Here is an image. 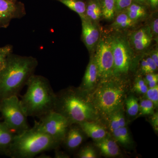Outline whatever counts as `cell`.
Returning <instances> with one entry per match:
<instances>
[{
    "instance_id": "d590c367",
    "label": "cell",
    "mask_w": 158,
    "mask_h": 158,
    "mask_svg": "<svg viewBox=\"0 0 158 158\" xmlns=\"http://www.w3.org/2000/svg\"><path fill=\"white\" fill-rule=\"evenodd\" d=\"M153 116L151 118L152 124L153 127L155 130L157 132L158 130V113L152 114Z\"/></svg>"
},
{
    "instance_id": "74e56055",
    "label": "cell",
    "mask_w": 158,
    "mask_h": 158,
    "mask_svg": "<svg viewBox=\"0 0 158 158\" xmlns=\"http://www.w3.org/2000/svg\"><path fill=\"white\" fill-rule=\"evenodd\" d=\"M158 77V74L155 73H148L146 74V76H145L144 80L146 82V84H147V83H148V82L152 81L156 78Z\"/></svg>"
},
{
    "instance_id": "836d02e7",
    "label": "cell",
    "mask_w": 158,
    "mask_h": 158,
    "mask_svg": "<svg viewBox=\"0 0 158 158\" xmlns=\"http://www.w3.org/2000/svg\"><path fill=\"white\" fill-rule=\"evenodd\" d=\"M151 31L152 36H154L156 38H158V17L156 16L153 18L152 19L151 21L149 26Z\"/></svg>"
},
{
    "instance_id": "e0dca14e",
    "label": "cell",
    "mask_w": 158,
    "mask_h": 158,
    "mask_svg": "<svg viewBox=\"0 0 158 158\" xmlns=\"http://www.w3.org/2000/svg\"><path fill=\"white\" fill-rule=\"evenodd\" d=\"M124 11L135 23L143 20L148 16L147 9L144 5L135 2H133Z\"/></svg>"
},
{
    "instance_id": "4316f807",
    "label": "cell",
    "mask_w": 158,
    "mask_h": 158,
    "mask_svg": "<svg viewBox=\"0 0 158 158\" xmlns=\"http://www.w3.org/2000/svg\"><path fill=\"white\" fill-rule=\"evenodd\" d=\"M155 106L153 103L146 98L142 100L139 104V112L141 115H148L154 113Z\"/></svg>"
},
{
    "instance_id": "7402d4cb",
    "label": "cell",
    "mask_w": 158,
    "mask_h": 158,
    "mask_svg": "<svg viewBox=\"0 0 158 158\" xmlns=\"http://www.w3.org/2000/svg\"><path fill=\"white\" fill-rule=\"evenodd\" d=\"M110 127L111 131L126 127V120L121 109L114 112L109 117Z\"/></svg>"
},
{
    "instance_id": "52a82bcc",
    "label": "cell",
    "mask_w": 158,
    "mask_h": 158,
    "mask_svg": "<svg viewBox=\"0 0 158 158\" xmlns=\"http://www.w3.org/2000/svg\"><path fill=\"white\" fill-rule=\"evenodd\" d=\"M39 118V121H35L34 127L60 144L65 138L69 127L72 125L65 116L55 111H51Z\"/></svg>"
},
{
    "instance_id": "cb8c5ba5",
    "label": "cell",
    "mask_w": 158,
    "mask_h": 158,
    "mask_svg": "<svg viewBox=\"0 0 158 158\" xmlns=\"http://www.w3.org/2000/svg\"><path fill=\"white\" fill-rule=\"evenodd\" d=\"M149 36H152V35L149 26L143 27L137 31H134L130 35L129 43H131L135 41H139Z\"/></svg>"
},
{
    "instance_id": "6da1fadb",
    "label": "cell",
    "mask_w": 158,
    "mask_h": 158,
    "mask_svg": "<svg viewBox=\"0 0 158 158\" xmlns=\"http://www.w3.org/2000/svg\"><path fill=\"white\" fill-rule=\"evenodd\" d=\"M38 61L33 56L9 54L5 66L0 71V100L18 96L38 65Z\"/></svg>"
},
{
    "instance_id": "f1b7e54d",
    "label": "cell",
    "mask_w": 158,
    "mask_h": 158,
    "mask_svg": "<svg viewBox=\"0 0 158 158\" xmlns=\"http://www.w3.org/2000/svg\"><path fill=\"white\" fill-rule=\"evenodd\" d=\"M152 36H149L141 40L130 44L136 51L138 52L142 51L146 49L149 46L152 40Z\"/></svg>"
},
{
    "instance_id": "1f68e13d",
    "label": "cell",
    "mask_w": 158,
    "mask_h": 158,
    "mask_svg": "<svg viewBox=\"0 0 158 158\" xmlns=\"http://www.w3.org/2000/svg\"><path fill=\"white\" fill-rule=\"evenodd\" d=\"M116 6V15L124 11L134 2L133 0H114Z\"/></svg>"
},
{
    "instance_id": "e575fe53",
    "label": "cell",
    "mask_w": 158,
    "mask_h": 158,
    "mask_svg": "<svg viewBox=\"0 0 158 158\" xmlns=\"http://www.w3.org/2000/svg\"><path fill=\"white\" fill-rule=\"evenodd\" d=\"M149 56L155 63L157 67L158 66V50L157 48L155 49L150 52Z\"/></svg>"
},
{
    "instance_id": "f35d334b",
    "label": "cell",
    "mask_w": 158,
    "mask_h": 158,
    "mask_svg": "<svg viewBox=\"0 0 158 158\" xmlns=\"http://www.w3.org/2000/svg\"><path fill=\"white\" fill-rule=\"evenodd\" d=\"M158 77L156 78L152 81H151L148 83H147V85H148L149 88H152L156 87L158 85Z\"/></svg>"
},
{
    "instance_id": "d6986e66",
    "label": "cell",
    "mask_w": 158,
    "mask_h": 158,
    "mask_svg": "<svg viewBox=\"0 0 158 158\" xmlns=\"http://www.w3.org/2000/svg\"><path fill=\"white\" fill-rule=\"evenodd\" d=\"M116 17L114 18V22L111 27L115 30H124L131 27L135 24L129 17L124 11L120 12L116 15Z\"/></svg>"
},
{
    "instance_id": "5bb4252c",
    "label": "cell",
    "mask_w": 158,
    "mask_h": 158,
    "mask_svg": "<svg viewBox=\"0 0 158 158\" xmlns=\"http://www.w3.org/2000/svg\"><path fill=\"white\" fill-rule=\"evenodd\" d=\"M81 129L94 140H100L106 137V131L102 127L93 122L86 121L78 124Z\"/></svg>"
},
{
    "instance_id": "2e32d148",
    "label": "cell",
    "mask_w": 158,
    "mask_h": 158,
    "mask_svg": "<svg viewBox=\"0 0 158 158\" xmlns=\"http://www.w3.org/2000/svg\"><path fill=\"white\" fill-rule=\"evenodd\" d=\"M96 145L106 156L115 157L119 154V147L116 142L106 137L96 141Z\"/></svg>"
},
{
    "instance_id": "8d00e7d4",
    "label": "cell",
    "mask_w": 158,
    "mask_h": 158,
    "mask_svg": "<svg viewBox=\"0 0 158 158\" xmlns=\"http://www.w3.org/2000/svg\"><path fill=\"white\" fill-rule=\"evenodd\" d=\"M146 2L153 11H156L158 9V0H147Z\"/></svg>"
},
{
    "instance_id": "9c48e42d",
    "label": "cell",
    "mask_w": 158,
    "mask_h": 158,
    "mask_svg": "<svg viewBox=\"0 0 158 158\" xmlns=\"http://www.w3.org/2000/svg\"><path fill=\"white\" fill-rule=\"evenodd\" d=\"M95 50L94 56L98 70V77L102 81L109 80L113 76L114 69L110 36L100 37Z\"/></svg>"
},
{
    "instance_id": "9a60e30c",
    "label": "cell",
    "mask_w": 158,
    "mask_h": 158,
    "mask_svg": "<svg viewBox=\"0 0 158 158\" xmlns=\"http://www.w3.org/2000/svg\"><path fill=\"white\" fill-rule=\"evenodd\" d=\"M15 134L4 122H0V152L7 155L14 140Z\"/></svg>"
},
{
    "instance_id": "8992f818",
    "label": "cell",
    "mask_w": 158,
    "mask_h": 158,
    "mask_svg": "<svg viewBox=\"0 0 158 158\" xmlns=\"http://www.w3.org/2000/svg\"><path fill=\"white\" fill-rule=\"evenodd\" d=\"M0 113L4 122L16 135L30 128L27 117L18 96H13L0 100Z\"/></svg>"
},
{
    "instance_id": "ac0fdd59",
    "label": "cell",
    "mask_w": 158,
    "mask_h": 158,
    "mask_svg": "<svg viewBox=\"0 0 158 158\" xmlns=\"http://www.w3.org/2000/svg\"><path fill=\"white\" fill-rule=\"evenodd\" d=\"M86 4L85 17L91 21L98 23L102 18L100 0H87Z\"/></svg>"
},
{
    "instance_id": "7a4b0ae2",
    "label": "cell",
    "mask_w": 158,
    "mask_h": 158,
    "mask_svg": "<svg viewBox=\"0 0 158 158\" xmlns=\"http://www.w3.org/2000/svg\"><path fill=\"white\" fill-rule=\"evenodd\" d=\"M27 91L20 101L27 116H41L54 111L56 94L45 77L34 74L27 84Z\"/></svg>"
},
{
    "instance_id": "5b68a950",
    "label": "cell",
    "mask_w": 158,
    "mask_h": 158,
    "mask_svg": "<svg viewBox=\"0 0 158 158\" xmlns=\"http://www.w3.org/2000/svg\"><path fill=\"white\" fill-rule=\"evenodd\" d=\"M124 94L121 85L110 79L102 81L94 94L92 105L97 113L109 117L121 109Z\"/></svg>"
},
{
    "instance_id": "3957f363",
    "label": "cell",
    "mask_w": 158,
    "mask_h": 158,
    "mask_svg": "<svg viewBox=\"0 0 158 158\" xmlns=\"http://www.w3.org/2000/svg\"><path fill=\"white\" fill-rule=\"evenodd\" d=\"M54 111L65 116L71 124L94 119L97 113L82 92L73 88L56 94Z\"/></svg>"
},
{
    "instance_id": "603a6c76",
    "label": "cell",
    "mask_w": 158,
    "mask_h": 158,
    "mask_svg": "<svg viewBox=\"0 0 158 158\" xmlns=\"http://www.w3.org/2000/svg\"><path fill=\"white\" fill-rule=\"evenodd\" d=\"M112 132L115 140L119 143L124 145L130 144L131 138L127 129L126 127L113 130Z\"/></svg>"
},
{
    "instance_id": "d4e9b609",
    "label": "cell",
    "mask_w": 158,
    "mask_h": 158,
    "mask_svg": "<svg viewBox=\"0 0 158 158\" xmlns=\"http://www.w3.org/2000/svg\"><path fill=\"white\" fill-rule=\"evenodd\" d=\"M127 110L129 116H135L139 112V104L138 99L134 96H130L126 101Z\"/></svg>"
},
{
    "instance_id": "277c9868",
    "label": "cell",
    "mask_w": 158,
    "mask_h": 158,
    "mask_svg": "<svg viewBox=\"0 0 158 158\" xmlns=\"http://www.w3.org/2000/svg\"><path fill=\"white\" fill-rule=\"evenodd\" d=\"M60 144L33 127L15 135L6 155L14 158H31L44 152L55 149Z\"/></svg>"
},
{
    "instance_id": "4dcf8cb0",
    "label": "cell",
    "mask_w": 158,
    "mask_h": 158,
    "mask_svg": "<svg viewBox=\"0 0 158 158\" xmlns=\"http://www.w3.org/2000/svg\"><path fill=\"white\" fill-rule=\"evenodd\" d=\"M146 98L153 103L155 107L158 106V85L152 88H149L145 93Z\"/></svg>"
},
{
    "instance_id": "30bf717a",
    "label": "cell",
    "mask_w": 158,
    "mask_h": 158,
    "mask_svg": "<svg viewBox=\"0 0 158 158\" xmlns=\"http://www.w3.org/2000/svg\"><path fill=\"white\" fill-rule=\"evenodd\" d=\"M26 15L24 5L17 0H0V28H6L14 19Z\"/></svg>"
},
{
    "instance_id": "484cf974",
    "label": "cell",
    "mask_w": 158,
    "mask_h": 158,
    "mask_svg": "<svg viewBox=\"0 0 158 158\" xmlns=\"http://www.w3.org/2000/svg\"><path fill=\"white\" fill-rule=\"evenodd\" d=\"M158 67L156 65L152 59L149 56L144 57L141 60V69L142 73L146 74L153 73L157 69Z\"/></svg>"
},
{
    "instance_id": "d6a6232c",
    "label": "cell",
    "mask_w": 158,
    "mask_h": 158,
    "mask_svg": "<svg viewBox=\"0 0 158 158\" xmlns=\"http://www.w3.org/2000/svg\"><path fill=\"white\" fill-rule=\"evenodd\" d=\"M81 158H95L97 157L95 150L92 147H86L82 148L78 154Z\"/></svg>"
},
{
    "instance_id": "4fadbf2b",
    "label": "cell",
    "mask_w": 158,
    "mask_h": 158,
    "mask_svg": "<svg viewBox=\"0 0 158 158\" xmlns=\"http://www.w3.org/2000/svg\"><path fill=\"white\" fill-rule=\"evenodd\" d=\"M69 127L62 142L70 150H74L82 144L84 137L81 128Z\"/></svg>"
},
{
    "instance_id": "83f0119b",
    "label": "cell",
    "mask_w": 158,
    "mask_h": 158,
    "mask_svg": "<svg viewBox=\"0 0 158 158\" xmlns=\"http://www.w3.org/2000/svg\"><path fill=\"white\" fill-rule=\"evenodd\" d=\"M12 52L13 46L10 44L0 48V71L5 66L7 56Z\"/></svg>"
},
{
    "instance_id": "44dd1931",
    "label": "cell",
    "mask_w": 158,
    "mask_h": 158,
    "mask_svg": "<svg viewBox=\"0 0 158 158\" xmlns=\"http://www.w3.org/2000/svg\"><path fill=\"white\" fill-rule=\"evenodd\" d=\"M76 12L81 18L85 16L86 2L83 0H56Z\"/></svg>"
},
{
    "instance_id": "ab89813d",
    "label": "cell",
    "mask_w": 158,
    "mask_h": 158,
    "mask_svg": "<svg viewBox=\"0 0 158 158\" xmlns=\"http://www.w3.org/2000/svg\"><path fill=\"white\" fill-rule=\"evenodd\" d=\"M133 1L136 2L143 4V5H144L147 2V0H133Z\"/></svg>"
},
{
    "instance_id": "f546056e",
    "label": "cell",
    "mask_w": 158,
    "mask_h": 158,
    "mask_svg": "<svg viewBox=\"0 0 158 158\" xmlns=\"http://www.w3.org/2000/svg\"><path fill=\"white\" fill-rule=\"evenodd\" d=\"M134 90L137 93L141 94H145L148 88L144 79L140 77H138L136 79L134 85Z\"/></svg>"
},
{
    "instance_id": "ffe728a7",
    "label": "cell",
    "mask_w": 158,
    "mask_h": 158,
    "mask_svg": "<svg viewBox=\"0 0 158 158\" xmlns=\"http://www.w3.org/2000/svg\"><path fill=\"white\" fill-rule=\"evenodd\" d=\"M100 2L103 18L108 21L113 20L116 16L114 0H100Z\"/></svg>"
},
{
    "instance_id": "ba28073f",
    "label": "cell",
    "mask_w": 158,
    "mask_h": 158,
    "mask_svg": "<svg viewBox=\"0 0 158 158\" xmlns=\"http://www.w3.org/2000/svg\"><path fill=\"white\" fill-rule=\"evenodd\" d=\"M113 57V76L124 75L128 72L133 57V51L129 41L124 36H110Z\"/></svg>"
},
{
    "instance_id": "8fae6325",
    "label": "cell",
    "mask_w": 158,
    "mask_h": 158,
    "mask_svg": "<svg viewBox=\"0 0 158 158\" xmlns=\"http://www.w3.org/2000/svg\"><path fill=\"white\" fill-rule=\"evenodd\" d=\"M81 18L82 40L88 51L91 52L95 49L101 37L98 23L91 21L85 16Z\"/></svg>"
},
{
    "instance_id": "7c38bea8",
    "label": "cell",
    "mask_w": 158,
    "mask_h": 158,
    "mask_svg": "<svg viewBox=\"0 0 158 158\" xmlns=\"http://www.w3.org/2000/svg\"><path fill=\"white\" fill-rule=\"evenodd\" d=\"M98 78V70L94 54L90 58L82 84L83 90H89L95 86Z\"/></svg>"
}]
</instances>
